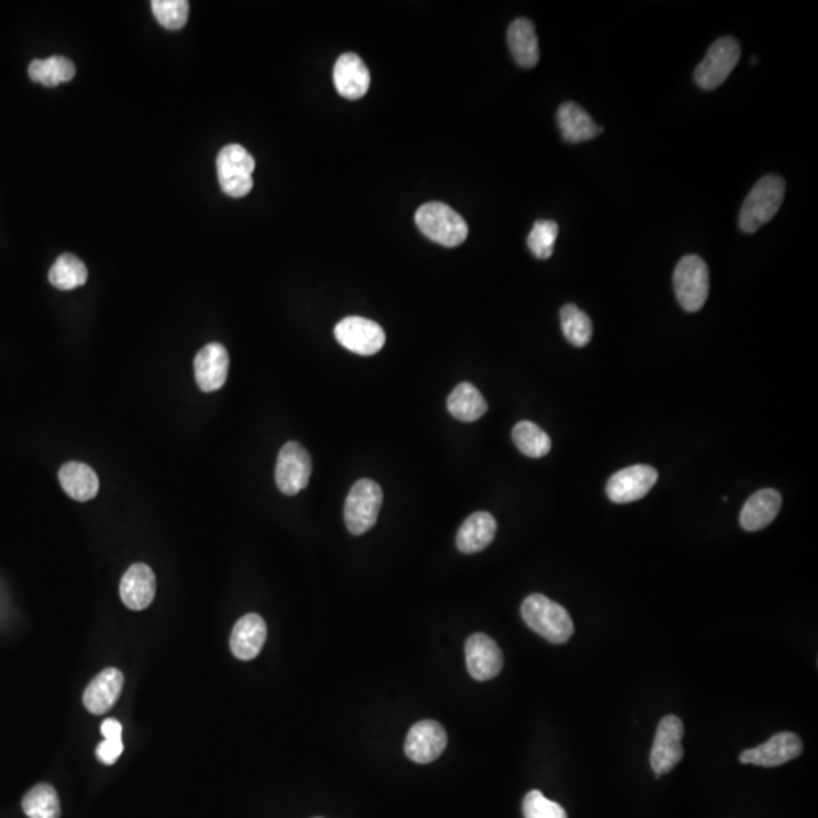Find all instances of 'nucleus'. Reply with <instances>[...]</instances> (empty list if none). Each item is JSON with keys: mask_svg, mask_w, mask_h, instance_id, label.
Masks as SVG:
<instances>
[{"mask_svg": "<svg viewBox=\"0 0 818 818\" xmlns=\"http://www.w3.org/2000/svg\"><path fill=\"white\" fill-rule=\"evenodd\" d=\"M334 85L340 96L358 100L366 96L370 87V72L366 63L356 54H343L334 67Z\"/></svg>", "mask_w": 818, "mask_h": 818, "instance_id": "18", "label": "nucleus"}, {"mask_svg": "<svg viewBox=\"0 0 818 818\" xmlns=\"http://www.w3.org/2000/svg\"><path fill=\"white\" fill-rule=\"evenodd\" d=\"M803 752L802 740L793 732L773 735L767 743L753 749L744 750L740 755L741 764L759 767H779L785 762L799 758Z\"/></svg>", "mask_w": 818, "mask_h": 818, "instance_id": "13", "label": "nucleus"}, {"mask_svg": "<svg viewBox=\"0 0 818 818\" xmlns=\"http://www.w3.org/2000/svg\"><path fill=\"white\" fill-rule=\"evenodd\" d=\"M157 579L146 564H134L120 582V597L126 608L143 611L155 599Z\"/></svg>", "mask_w": 818, "mask_h": 818, "instance_id": "16", "label": "nucleus"}, {"mask_svg": "<svg viewBox=\"0 0 818 818\" xmlns=\"http://www.w3.org/2000/svg\"><path fill=\"white\" fill-rule=\"evenodd\" d=\"M658 481V472L650 466H632L609 478L606 494L614 503H631L643 499Z\"/></svg>", "mask_w": 818, "mask_h": 818, "instance_id": "11", "label": "nucleus"}, {"mask_svg": "<svg viewBox=\"0 0 818 818\" xmlns=\"http://www.w3.org/2000/svg\"><path fill=\"white\" fill-rule=\"evenodd\" d=\"M255 160L240 144H229L217 157V175L223 193L234 199L247 196L252 191V173Z\"/></svg>", "mask_w": 818, "mask_h": 818, "instance_id": "6", "label": "nucleus"}, {"mask_svg": "<svg viewBox=\"0 0 818 818\" xmlns=\"http://www.w3.org/2000/svg\"><path fill=\"white\" fill-rule=\"evenodd\" d=\"M267 640V625L258 614H247L235 623L231 634V650L235 658L250 661L260 655Z\"/></svg>", "mask_w": 818, "mask_h": 818, "instance_id": "19", "label": "nucleus"}, {"mask_svg": "<svg viewBox=\"0 0 818 818\" xmlns=\"http://www.w3.org/2000/svg\"><path fill=\"white\" fill-rule=\"evenodd\" d=\"M782 496L772 488L756 491L744 503L740 525L744 531L756 532L767 528L781 511Z\"/></svg>", "mask_w": 818, "mask_h": 818, "instance_id": "20", "label": "nucleus"}, {"mask_svg": "<svg viewBox=\"0 0 818 818\" xmlns=\"http://www.w3.org/2000/svg\"><path fill=\"white\" fill-rule=\"evenodd\" d=\"M526 625L553 644L567 643L575 632L572 617L564 606L543 594H531L522 605Z\"/></svg>", "mask_w": 818, "mask_h": 818, "instance_id": "1", "label": "nucleus"}, {"mask_svg": "<svg viewBox=\"0 0 818 818\" xmlns=\"http://www.w3.org/2000/svg\"><path fill=\"white\" fill-rule=\"evenodd\" d=\"M558 232V223L552 220H538L534 223V228L529 232L528 246L538 260H549L552 257Z\"/></svg>", "mask_w": 818, "mask_h": 818, "instance_id": "31", "label": "nucleus"}, {"mask_svg": "<svg viewBox=\"0 0 818 818\" xmlns=\"http://www.w3.org/2000/svg\"><path fill=\"white\" fill-rule=\"evenodd\" d=\"M123 685L125 676L119 669L110 667L100 672L85 688L82 697L85 708L94 715L107 714L119 700Z\"/></svg>", "mask_w": 818, "mask_h": 818, "instance_id": "17", "label": "nucleus"}, {"mask_svg": "<svg viewBox=\"0 0 818 818\" xmlns=\"http://www.w3.org/2000/svg\"><path fill=\"white\" fill-rule=\"evenodd\" d=\"M676 299L688 313L702 310L709 294V270L697 255H687L679 261L673 276Z\"/></svg>", "mask_w": 818, "mask_h": 818, "instance_id": "5", "label": "nucleus"}, {"mask_svg": "<svg viewBox=\"0 0 818 818\" xmlns=\"http://www.w3.org/2000/svg\"><path fill=\"white\" fill-rule=\"evenodd\" d=\"M416 225L423 235L444 247H456L466 241L469 226L455 210L441 202L422 205L416 213Z\"/></svg>", "mask_w": 818, "mask_h": 818, "instance_id": "3", "label": "nucleus"}, {"mask_svg": "<svg viewBox=\"0 0 818 818\" xmlns=\"http://www.w3.org/2000/svg\"><path fill=\"white\" fill-rule=\"evenodd\" d=\"M785 197V181L781 176L767 175L756 182L744 200L740 213V228L747 234L769 223L781 208Z\"/></svg>", "mask_w": 818, "mask_h": 818, "instance_id": "2", "label": "nucleus"}, {"mask_svg": "<svg viewBox=\"0 0 818 818\" xmlns=\"http://www.w3.org/2000/svg\"><path fill=\"white\" fill-rule=\"evenodd\" d=\"M29 78L44 87H57L70 82L76 75V67L69 58L54 55L46 60H34L29 64Z\"/></svg>", "mask_w": 818, "mask_h": 818, "instance_id": "26", "label": "nucleus"}, {"mask_svg": "<svg viewBox=\"0 0 818 818\" xmlns=\"http://www.w3.org/2000/svg\"><path fill=\"white\" fill-rule=\"evenodd\" d=\"M523 815L525 818H569L566 809L559 803L547 799L537 790L526 794L523 800Z\"/></svg>", "mask_w": 818, "mask_h": 818, "instance_id": "33", "label": "nucleus"}, {"mask_svg": "<svg viewBox=\"0 0 818 818\" xmlns=\"http://www.w3.org/2000/svg\"><path fill=\"white\" fill-rule=\"evenodd\" d=\"M558 126L562 138L569 143H582L591 140L602 134L603 129L588 116L584 108L576 105L575 102H566L558 110Z\"/></svg>", "mask_w": 818, "mask_h": 818, "instance_id": "23", "label": "nucleus"}, {"mask_svg": "<svg viewBox=\"0 0 818 818\" xmlns=\"http://www.w3.org/2000/svg\"><path fill=\"white\" fill-rule=\"evenodd\" d=\"M88 270L85 264L72 253H64L50 267L49 281L58 290H75L87 282Z\"/></svg>", "mask_w": 818, "mask_h": 818, "instance_id": "28", "label": "nucleus"}, {"mask_svg": "<svg viewBox=\"0 0 818 818\" xmlns=\"http://www.w3.org/2000/svg\"><path fill=\"white\" fill-rule=\"evenodd\" d=\"M100 732H102L104 738H122L123 728L119 720L107 719L100 726Z\"/></svg>", "mask_w": 818, "mask_h": 818, "instance_id": "35", "label": "nucleus"}, {"mask_svg": "<svg viewBox=\"0 0 818 818\" xmlns=\"http://www.w3.org/2000/svg\"><path fill=\"white\" fill-rule=\"evenodd\" d=\"M229 355L225 346L210 343L197 352L194 375L197 387L205 393L220 390L228 379Z\"/></svg>", "mask_w": 818, "mask_h": 818, "instance_id": "15", "label": "nucleus"}, {"mask_svg": "<svg viewBox=\"0 0 818 818\" xmlns=\"http://www.w3.org/2000/svg\"><path fill=\"white\" fill-rule=\"evenodd\" d=\"M313 461L310 453L296 441L284 444L278 455L275 478L281 493L294 496L310 484Z\"/></svg>", "mask_w": 818, "mask_h": 818, "instance_id": "9", "label": "nucleus"}, {"mask_svg": "<svg viewBox=\"0 0 818 818\" xmlns=\"http://www.w3.org/2000/svg\"><path fill=\"white\" fill-rule=\"evenodd\" d=\"M446 746L447 734L443 726L434 720H423L409 729L405 753L417 764H429L443 755Z\"/></svg>", "mask_w": 818, "mask_h": 818, "instance_id": "12", "label": "nucleus"}, {"mask_svg": "<svg viewBox=\"0 0 818 818\" xmlns=\"http://www.w3.org/2000/svg\"><path fill=\"white\" fill-rule=\"evenodd\" d=\"M466 662L473 679L490 681L502 672V650L488 635L475 634L466 643Z\"/></svg>", "mask_w": 818, "mask_h": 818, "instance_id": "14", "label": "nucleus"}, {"mask_svg": "<svg viewBox=\"0 0 818 818\" xmlns=\"http://www.w3.org/2000/svg\"><path fill=\"white\" fill-rule=\"evenodd\" d=\"M508 46L520 67L532 69L540 61L537 32L531 20L517 19L509 25Z\"/></svg>", "mask_w": 818, "mask_h": 818, "instance_id": "22", "label": "nucleus"}, {"mask_svg": "<svg viewBox=\"0 0 818 818\" xmlns=\"http://www.w3.org/2000/svg\"><path fill=\"white\" fill-rule=\"evenodd\" d=\"M496 532L497 523L490 513L472 514L456 534V547L463 553L481 552L493 543Z\"/></svg>", "mask_w": 818, "mask_h": 818, "instance_id": "21", "label": "nucleus"}, {"mask_svg": "<svg viewBox=\"0 0 818 818\" xmlns=\"http://www.w3.org/2000/svg\"><path fill=\"white\" fill-rule=\"evenodd\" d=\"M741 57V47L735 38L723 37L712 43L702 63L694 72L697 85L703 90L720 87L737 67Z\"/></svg>", "mask_w": 818, "mask_h": 818, "instance_id": "7", "label": "nucleus"}, {"mask_svg": "<svg viewBox=\"0 0 818 818\" xmlns=\"http://www.w3.org/2000/svg\"><path fill=\"white\" fill-rule=\"evenodd\" d=\"M335 338L344 349L356 355L372 356L385 346L384 329L364 317H346L335 326Z\"/></svg>", "mask_w": 818, "mask_h": 818, "instance_id": "10", "label": "nucleus"}, {"mask_svg": "<svg viewBox=\"0 0 818 818\" xmlns=\"http://www.w3.org/2000/svg\"><path fill=\"white\" fill-rule=\"evenodd\" d=\"M152 11L164 28L179 31L187 25L190 4L187 0H153Z\"/></svg>", "mask_w": 818, "mask_h": 818, "instance_id": "32", "label": "nucleus"}, {"mask_svg": "<svg viewBox=\"0 0 818 818\" xmlns=\"http://www.w3.org/2000/svg\"><path fill=\"white\" fill-rule=\"evenodd\" d=\"M513 441L517 449L529 458H543L552 449L549 435L532 422H520L514 426Z\"/></svg>", "mask_w": 818, "mask_h": 818, "instance_id": "29", "label": "nucleus"}, {"mask_svg": "<svg viewBox=\"0 0 818 818\" xmlns=\"http://www.w3.org/2000/svg\"><path fill=\"white\" fill-rule=\"evenodd\" d=\"M449 413L459 422H476L488 411L481 391L469 382L458 384L447 399Z\"/></svg>", "mask_w": 818, "mask_h": 818, "instance_id": "25", "label": "nucleus"}, {"mask_svg": "<svg viewBox=\"0 0 818 818\" xmlns=\"http://www.w3.org/2000/svg\"><path fill=\"white\" fill-rule=\"evenodd\" d=\"M682 737H684V723L676 715H666L659 722L652 752H650V767L658 778L672 772L684 758Z\"/></svg>", "mask_w": 818, "mask_h": 818, "instance_id": "8", "label": "nucleus"}, {"mask_svg": "<svg viewBox=\"0 0 818 818\" xmlns=\"http://www.w3.org/2000/svg\"><path fill=\"white\" fill-rule=\"evenodd\" d=\"M123 753L122 738H105L102 743L97 746L96 755L100 762L104 764H114L120 755Z\"/></svg>", "mask_w": 818, "mask_h": 818, "instance_id": "34", "label": "nucleus"}, {"mask_svg": "<svg viewBox=\"0 0 818 818\" xmlns=\"http://www.w3.org/2000/svg\"><path fill=\"white\" fill-rule=\"evenodd\" d=\"M61 487L72 499L88 502L99 491V478L90 466L78 461L64 464L58 473Z\"/></svg>", "mask_w": 818, "mask_h": 818, "instance_id": "24", "label": "nucleus"}, {"mask_svg": "<svg viewBox=\"0 0 818 818\" xmlns=\"http://www.w3.org/2000/svg\"><path fill=\"white\" fill-rule=\"evenodd\" d=\"M561 328L564 337L575 347L587 346L593 337V323L590 317L573 303L562 306Z\"/></svg>", "mask_w": 818, "mask_h": 818, "instance_id": "30", "label": "nucleus"}, {"mask_svg": "<svg viewBox=\"0 0 818 818\" xmlns=\"http://www.w3.org/2000/svg\"><path fill=\"white\" fill-rule=\"evenodd\" d=\"M382 500L384 494L375 481L361 479L353 485L344 503V522L350 534H366L376 525Z\"/></svg>", "mask_w": 818, "mask_h": 818, "instance_id": "4", "label": "nucleus"}, {"mask_svg": "<svg viewBox=\"0 0 818 818\" xmlns=\"http://www.w3.org/2000/svg\"><path fill=\"white\" fill-rule=\"evenodd\" d=\"M22 808L29 818H60L61 803L57 790L49 784H38L23 797Z\"/></svg>", "mask_w": 818, "mask_h": 818, "instance_id": "27", "label": "nucleus"}]
</instances>
